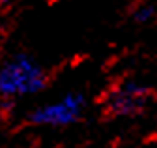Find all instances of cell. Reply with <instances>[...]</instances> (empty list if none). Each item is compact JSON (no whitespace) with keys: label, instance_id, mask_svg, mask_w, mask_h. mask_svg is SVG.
<instances>
[{"label":"cell","instance_id":"cell-5","mask_svg":"<svg viewBox=\"0 0 157 148\" xmlns=\"http://www.w3.org/2000/svg\"><path fill=\"white\" fill-rule=\"evenodd\" d=\"M11 2H13V0H0V8H4V6H8Z\"/></svg>","mask_w":157,"mask_h":148},{"label":"cell","instance_id":"cell-3","mask_svg":"<svg viewBox=\"0 0 157 148\" xmlns=\"http://www.w3.org/2000/svg\"><path fill=\"white\" fill-rule=\"evenodd\" d=\"M150 98L151 92L148 86L135 81H125L109 92L105 111L109 116H133L148 105Z\"/></svg>","mask_w":157,"mask_h":148},{"label":"cell","instance_id":"cell-6","mask_svg":"<svg viewBox=\"0 0 157 148\" xmlns=\"http://www.w3.org/2000/svg\"><path fill=\"white\" fill-rule=\"evenodd\" d=\"M0 40H2V23H0Z\"/></svg>","mask_w":157,"mask_h":148},{"label":"cell","instance_id":"cell-2","mask_svg":"<svg viewBox=\"0 0 157 148\" xmlns=\"http://www.w3.org/2000/svg\"><path fill=\"white\" fill-rule=\"evenodd\" d=\"M84 113V98L78 92H69L62 99L49 105H41L28 115V122L34 126H69L81 120Z\"/></svg>","mask_w":157,"mask_h":148},{"label":"cell","instance_id":"cell-1","mask_svg":"<svg viewBox=\"0 0 157 148\" xmlns=\"http://www.w3.org/2000/svg\"><path fill=\"white\" fill-rule=\"evenodd\" d=\"M47 73L36 58L26 53H15L0 64V99L13 101L43 90Z\"/></svg>","mask_w":157,"mask_h":148},{"label":"cell","instance_id":"cell-4","mask_svg":"<svg viewBox=\"0 0 157 148\" xmlns=\"http://www.w3.org/2000/svg\"><path fill=\"white\" fill-rule=\"evenodd\" d=\"M153 15H155V10H153V6H139L135 10V13H133V19L136 21V23H140V25H146V23H150L151 19H153Z\"/></svg>","mask_w":157,"mask_h":148}]
</instances>
